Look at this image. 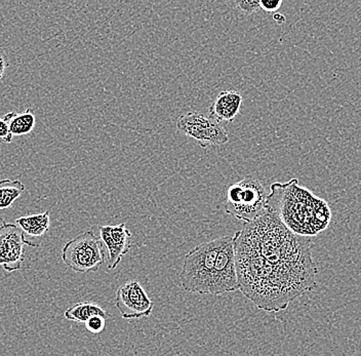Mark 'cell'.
<instances>
[{
  "instance_id": "6da1fadb",
  "label": "cell",
  "mask_w": 361,
  "mask_h": 356,
  "mask_svg": "<svg viewBox=\"0 0 361 356\" xmlns=\"http://www.w3.org/2000/svg\"><path fill=\"white\" fill-rule=\"evenodd\" d=\"M239 290L259 309L286 310L316 286L311 240L295 235L266 211L234 235Z\"/></svg>"
},
{
  "instance_id": "7a4b0ae2",
  "label": "cell",
  "mask_w": 361,
  "mask_h": 356,
  "mask_svg": "<svg viewBox=\"0 0 361 356\" xmlns=\"http://www.w3.org/2000/svg\"><path fill=\"white\" fill-rule=\"evenodd\" d=\"M266 209L301 238H314L331 224V209L329 204L306 187H302L298 179L271 185Z\"/></svg>"
},
{
  "instance_id": "3957f363",
  "label": "cell",
  "mask_w": 361,
  "mask_h": 356,
  "mask_svg": "<svg viewBox=\"0 0 361 356\" xmlns=\"http://www.w3.org/2000/svg\"><path fill=\"white\" fill-rule=\"evenodd\" d=\"M223 238L200 243L185 257L180 276L183 290L195 294H209L216 257L222 245Z\"/></svg>"
},
{
  "instance_id": "277c9868",
  "label": "cell",
  "mask_w": 361,
  "mask_h": 356,
  "mask_svg": "<svg viewBox=\"0 0 361 356\" xmlns=\"http://www.w3.org/2000/svg\"><path fill=\"white\" fill-rule=\"evenodd\" d=\"M267 197L264 185L256 178L247 176L227 189L226 213L241 222H252L267 211Z\"/></svg>"
},
{
  "instance_id": "5b68a950",
  "label": "cell",
  "mask_w": 361,
  "mask_h": 356,
  "mask_svg": "<svg viewBox=\"0 0 361 356\" xmlns=\"http://www.w3.org/2000/svg\"><path fill=\"white\" fill-rule=\"evenodd\" d=\"M62 260L78 274L98 271L105 263L103 243L94 232H85L63 247Z\"/></svg>"
},
{
  "instance_id": "8992f818",
  "label": "cell",
  "mask_w": 361,
  "mask_h": 356,
  "mask_svg": "<svg viewBox=\"0 0 361 356\" xmlns=\"http://www.w3.org/2000/svg\"><path fill=\"white\" fill-rule=\"evenodd\" d=\"M177 128L186 136L196 140L202 148L224 145L229 141L224 127L200 112L180 115L177 119Z\"/></svg>"
},
{
  "instance_id": "52a82bcc",
  "label": "cell",
  "mask_w": 361,
  "mask_h": 356,
  "mask_svg": "<svg viewBox=\"0 0 361 356\" xmlns=\"http://www.w3.org/2000/svg\"><path fill=\"white\" fill-rule=\"evenodd\" d=\"M237 290H239V283L237 277L234 238L223 236L222 245L214 264L209 294L213 296H222Z\"/></svg>"
},
{
  "instance_id": "ba28073f",
  "label": "cell",
  "mask_w": 361,
  "mask_h": 356,
  "mask_svg": "<svg viewBox=\"0 0 361 356\" xmlns=\"http://www.w3.org/2000/svg\"><path fill=\"white\" fill-rule=\"evenodd\" d=\"M115 306L124 319L130 321L150 317L154 304L139 281H130L117 290Z\"/></svg>"
},
{
  "instance_id": "9c48e42d",
  "label": "cell",
  "mask_w": 361,
  "mask_h": 356,
  "mask_svg": "<svg viewBox=\"0 0 361 356\" xmlns=\"http://www.w3.org/2000/svg\"><path fill=\"white\" fill-rule=\"evenodd\" d=\"M26 245L38 247L36 243L26 240V236L17 225L4 223L0 230V266L8 272L21 269Z\"/></svg>"
},
{
  "instance_id": "30bf717a",
  "label": "cell",
  "mask_w": 361,
  "mask_h": 356,
  "mask_svg": "<svg viewBox=\"0 0 361 356\" xmlns=\"http://www.w3.org/2000/svg\"><path fill=\"white\" fill-rule=\"evenodd\" d=\"M100 238L108 252V268L115 269L132 247V233L126 223L116 226H101Z\"/></svg>"
},
{
  "instance_id": "8fae6325",
  "label": "cell",
  "mask_w": 361,
  "mask_h": 356,
  "mask_svg": "<svg viewBox=\"0 0 361 356\" xmlns=\"http://www.w3.org/2000/svg\"><path fill=\"white\" fill-rule=\"evenodd\" d=\"M243 105V96L236 91H223L209 107V118L222 123H231L235 119Z\"/></svg>"
},
{
  "instance_id": "7c38bea8",
  "label": "cell",
  "mask_w": 361,
  "mask_h": 356,
  "mask_svg": "<svg viewBox=\"0 0 361 356\" xmlns=\"http://www.w3.org/2000/svg\"><path fill=\"white\" fill-rule=\"evenodd\" d=\"M16 224L22 230L25 236L32 238H44L51 227V214L49 211L36 215L18 218Z\"/></svg>"
},
{
  "instance_id": "4fadbf2b",
  "label": "cell",
  "mask_w": 361,
  "mask_h": 356,
  "mask_svg": "<svg viewBox=\"0 0 361 356\" xmlns=\"http://www.w3.org/2000/svg\"><path fill=\"white\" fill-rule=\"evenodd\" d=\"M4 118L8 123L13 136H25V135L30 134L35 128V114L30 108L21 113L13 111L8 112L4 115Z\"/></svg>"
},
{
  "instance_id": "5bb4252c",
  "label": "cell",
  "mask_w": 361,
  "mask_h": 356,
  "mask_svg": "<svg viewBox=\"0 0 361 356\" xmlns=\"http://www.w3.org/2000/svg\"><path fill=\"white\" fill-rule=\"evenodd\" d=\"M64 315L65 319H67L68 321L80 322V324H85L90 319L97 317V315H101L106 319L109 317V314L100 305L92 301L74 304L65 311Z\"/></svg>"
},
{
  "instance_id": "9a60e30c",
  "label": "cell",
  "mask_w": 361,
  "mask_h": 356,
  "mask_svg": "<svg viewBox=\"0 0 361 356\" xmlns=\"http://www.w3.org/2000/svg\"><path fill=\"white\" fill-rule=\"evenodd\" d=\"M26 186L20 180L0 181V211L8 209L24 192Z\"/></svg>"
},
{
  "instance_id": "2e32d148",
  "label": "cell",
  "mask_w": 361,
  "mask_h": 356,
  "mask_svg": "<svg viewBox=\"0 0 361 356\" xmlns=\"http://www.w3.org/2000/svg\"><path fill=\"white\" fill-rule=\"evenodd\" d=\"M85 328L92 333H100L105 330L106 328V317L97 315V317H92L89 321L85 322Z\"/></svg>"
},
{
  "instance_id": "e0dca14e",
  "label": "cell",
  "mask_w": 361,
  "mask_h": 356,
  "mask_svg": "<svg viewBox=\"0 0 361 356\" xmlns=\"http://www.w3.org/2000/svg\"><path fill=\"white\" fill-rule=\"evenodd\" d=\"M235 4L237 8L245 15H252V13L258 12L261 8L259 0H239L235 2Z\"/></svg>"
},
{
  "instance_id": "ac0fdd59",
  "label": "cell",
  "mask_w": 361,
  "mask_h": 356,
  "mask_svg": "<svg viewBox=\"0 0 361 356\" xmlns=\"http://www.w3.org/2000/svg\"><path fill=\"white\" fill-rule=\"evenodd\" d=\"M281 0H259V6L262 10L267 13H275L281 8Z\"/></svg>"
},
{
  "instance_id": "d6986e66",
  "label": "cell",
  "mask_w": 361,
  "mask_h": 356,
  "mask_svg": "<svg viewBox=\"0 0 361 356\" xmlns=\"http://www.w3.org/2000/svg\"><path fill=\"white\" fill-rule=\"evenodd\" d=\"M13 135L11 134L10 128L4 118H0V140L6 143H11Z\"/></svg>"
},
{
  "instance_id": "ffe728a7",
  "label": "cell",
  "mask_w": 361,
  "mask_h": 356,
  "mask_svg": "<svg viewBox=\"0 0 361 356\" xmlns=\"http://www.w3.org/2000/svg\"><path fill=\"white\" fill-rule=\"evenodd\" d=\"M10 67V60L4 49L0 46V81L4 78L6 69Z\"/></svg>"
},
{
  "instance_id": "44dd1931",
  "label": "cell",
  "mask_w": 361,
  "mask_h": 356,
  "mask_svg": "<svg viewBox=\"0 0 361 356\" xmlns=\"http://www.w3.org/2000/svg\"><path fill=\"white\" fill-rule=\"evenodd\" d=\"M273 20L276 22L277 24L282 25L286 23V18L282 13H276L273 16Z\"/></svg>"
},
{
  "instance_id": "7402d4cb",
  "label": "cell",
  "mask_w": 361,
  "mask_h": 356,
  "mask_svg": "<svg viewBox=\"0 0 361 356\" xmlns=\"http://www.w3.org/2000/svg\"><path fill=\"white\" fill-rule=\"evenodd\" d=\"M4 220H2L1 218H0V230H1L2 227H4Z\"/></svg>"
}]
</instances>
